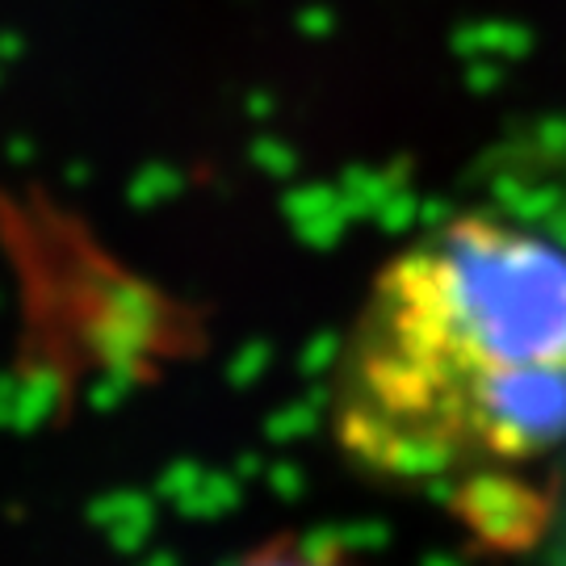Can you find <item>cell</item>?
Returning a JSON list of instances; mask_svg holds the SVG:
<instances>
[{
  "mask_svg": "<svg viewBox=\"0 0 566 566\" xmlns=\"http://www.w3.org/2000/svg\"><path fill=\"white\" fill-rule=\"evenodd\" d=\"M327 432L369 479L479 486L566 446V248L458 214L374 273L327 378Z\"/></svg>",
  "mask_w": 566,
  "mask_h": 566,
  "instance_id": "6da1fadb",
  "label": "cell"
},
{
  "mask_svg": "<svg viewBox=\"0 0 566 566\" xmlns=\"http://www.w3.org/2000/svg\"><path fill=\"white\" fill-rule=\"evenodd\" d=\"M235 566H348L340 554H324L303 542H277V546H261L256 554L240 558Z\"/></svg>",
  "mask_w": 566,
  "mask_h": 566,
  "instance_id": "7a4b0ae2",
  "label": "cell"
}]
</instances>
